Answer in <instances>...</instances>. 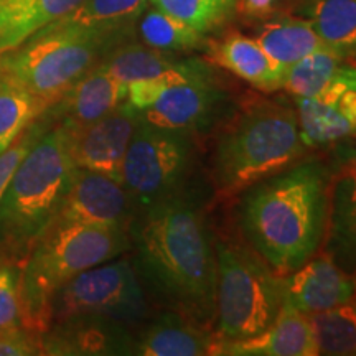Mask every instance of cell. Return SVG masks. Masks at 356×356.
<instances>
[{"mask_svg": "<svg viewBox=\"0 0 356 356\" xmlns=\"http://www.w3.org/2000/svg\"><path fill=\"white\" fill-rule=\"evenodd\" d=\"M127 233L132 266L147 297L213 330L215 249L204 190L193 181L137 208Z\"/></svg>", "mask_w": 356, "mask_h": 356, "instance_id": "obj_1", "label": "cell"}, {"mask_svg": "<svg viewBox=\"0 0 356 356\" xmlns=\"http://www.w3.org/2000/svg\"><path fill=\"white\" fill-rule=\"evenodd\" d=\"M332 172L305 155L236 195V233L279 275L317 256L327 239Z\"/></svg>", "mask_w": 356, "mask_h": 356, "instance_id": "obj_2", "label": "cell"}, {"mask_svg": "<svg viewBox=\"0 0 356 356\" xmlns=\"http://www.w3.org/2000/svg\"><path fill=\"white\" fill-rule=\"evenodd\" d=\"M208 181L216 198H234L307 155L293 104L251 96L236 101L211 132Z\"/></svg>", "mask_w": 356, "mask_h": 356, "instance_id": "obj_3", "label": "cell"}, {"mask_svg": "<svg viewBox=\"0 0 356 356\" xmlns=\"http://www.w3.org/2000/svg\"><path fill=\"white\" fill-rule=\"evenodd\" d=\"M131 249L121 226L66 222L53 225L29 251L19 270L22 325L35 333L47 330L51 297L68 280Z\"/></svg>", "mask_w": 356, "mask_h": 356, "instance_id": "obj_4", "label": "cell"}, {"mask_svg": "<svg viewBox=\"0 0 356 356\" xmlns=\"http://www.w3.org/2000/svg\"><path fill=\"white\" fill-rule=\"evenodd\" d=\"M78 167L68 149V132L55 122L35 142L13 173L0 202V244L29 252L55 222Z\"/></svg>", "mask_w": 356, "mask_h": 356, "instance_id": "obj_5", "label": "cell"}, {"mask_svg": "<svg viewBox=\"0 0 356 356\" xmlns=\"http://www.w3.org/2000/svg\"><path fill=\"white\" fill-rule=\"evenodd\" d=\"M215 327L220 340L251 338L266 330L284 304V275L275 274L238 233L213 229Z\"/></svg>", "mask_w": 356, "mask_h": 356, "instance_id": "obj_6", "label": "cell"}, {"mask_svg": "<svg viewBox=\"0 0 356 356\" xmlns=\"http://www.w3.org/2000/svg\"><path fill=\"white\" fill-rule=\"evenodd\" d=\"M129 38L53 22L0 55V74L53 104Z\"/></svg>", "mask_w": 356, "mask_h": 356, "instance_id": "obj_7", "label": "cell"}, {"mask_svg": "<svg viewBox=\"0 0 356 356\" xmlns=\"http://www.w3.org/2000/svg\"><path fill=\"white\" fill-rule=\"evenodd\" d=\"M198 140L188 132L139 119L122 165V185L137 208L193 184Z\"/></svg>", "mask_w": 356, "mask_h": 356, "instance_id": "obj_8", "label": "cell"}, {"mask_svg": "<svg viewBox=\"0 0 356 356\" xmlns=\"http://www.w3.org/2000/svg\"><path fill=\"white\" fill-rule=\"evenodd\" d=\"M79 315H99L137 328L152 315L131 257H114L78 274L51 297L47 328Z\"/></svg>", "mask_w": 356, "mask_h": 356, "instance_id": "obj_9", "label": "cell"}, {"mask_svg": "<svg viewBox=\"0 0 356 356\" xmlns=\"http://www.w3.org/2000/svg\"><path fill=\"white\" fill-rule=\"evenodd\" d=\"M234 104L231 92L211 73L168 88L150 108L140 111V118L154 126L188 132L200 140L211 136Z\"/></svg>", "mask_w": 356, "mask_h": 356, "instance_id": "obj_10", "label": "cell"}, {"mask_svg": "<svg viewBox=\"0 0 356 356\" xmlns=\"http://www.w3.org/2000/svg\"><path fill=\"white\" fill-rule=\"evenodd\" d=\"M140 113L124 101L97 121L68 129V149L74 165L122 184V165Z\"/></svg>", "mask_w": 356, "mask_h": 356, "instance_id": "obj_11", "label": "cell"}, {"mask_svg": "<svg viewBox=\"0 0 356 356\" xmlns=\"http://www.w3.org/2000/svg\"><path fill=\"white\" fill-rule=\"evenodd\" d=\"M297 122L307 149L350 139L356 129V73L351 65L322 92L293 99Z\"/></svg>", "mask_w": 356, "mask_h": 356, "instance_id": "obj_12", "label": "cell"}, {"mask_svg": "<svg viewBox=\"0 0 356 356\" xmlns=\"http://www.w3.org/2000/svg\"><path fill=\"white\" fill-rule=\"evenodd\" d=\"M136 211V203L122 184L101 173L78 168L53 225L84 222L127 229Z\"/></svg>", "mask_w": 356, "mask_h": 356, "instance_id": "obj_13", "label": "cell"}, {"mask_svg": "<svg viewBox=\"0 0 356 356\" xmlns=\"http://www.w3.org/2000/svg\"><path fill=\"white\" fill-rule=\"evenodd\" d=\"M131 325L99 315H79L56 322L40 335L42 355H132Z\"/></svg>", "mask_w": 356, "mask_h": 356, "instance_id": "obj_14", "label": "cell"}, {"mask_svg": "<svg viewBox=\"0 0 356 356\" xmlns=\"http://www.w3.org/2000/svg\"><path fill=\"white\" fill-rule=\"evenodd\" d=\"M284 300L310 315L345 305L355 299V279L332 257H310L293 273L284 275Z\"/></svg>", "mask_w": 356, "mask_h": 356, "instance_id": "obj_15", "label": "cell"}, {"mask_svg": "<svg viewBox=\"0 0 356 356\" xmlns=\"http://www.w3.org/2000/svg\"><path fill=\"white\" fill-rule=\"evenodd\" d=\"M220 337L173 310L150 315L134 330L132 355L210 356L220 355Z\"/></svg>", "mask_w": 356, "mask_h": 356, "instance_id": "obj_16", "label": "cell"}, {"mask_svg": "<svg viewBox=\"0 0 356 356\" xmlns=\"http://www.w3.org/2000/svg\"><path fill=\"white\" fill-rule=\"evenodd\" d=\"M127 101V86L111 76L101 63L84 73L53 104L48 113L68 129H79Z\"/></svg>", "mask_w": 356, "mask_h": 356, "instance_id": "obj_17", "label": "cell"}, {"mask_svg": "<svg viewBox=\"0 0 356 356\" xmlns=\"http://www.w3.org/2000/svg\"><path fill=\"white\" fill-rule=\"evenodd\" d=\"M220 355L317 356L318 345L307 315L284 300L277 317L266 330L243 340H221Z\"/></svg>", "mask_w": 356, "mask_h": 356, "instance_id": "obj_18", "label": "cell"}, {"mask_svg": "<svg viewBox=\"0 0 356 356\" xmlns=\"http://www.w3.org/2000/svg\"><path fill=\"white\" fill-rule=\"evenodd\" d=\"M207 50L213 63L241 78L257 91L273 95L282 89L286 70L262 50L254 37L229 33L220 42H208Z\"/></svg>", "mask_w": 356, "mask_h": 356, "instance_id": "obj_19", "label": "cell"}, {"mask_svg": "<svg viewBox=\"0 0 356 356\" xmlns=\"http://www.w3.org/2000/svg\"><path fill=\"white\" fill-rule=\"evenodd\" d=\"M83 0H0V55L74 10Z\"/></svg>", "mask_w": 356, "mask_h": 356, "instance_id": "obj_20", "label": "cell"}, {"mask_svg": "<svg viewBox=\"0 0 356 356\" xmlns=\"http://www.w3.org/2000/svg\"><path fill=\"white\" fill-rule=\"evenodd\" d=\"M296 15L333 51L351 60L356 44V0H302Z\"/></svg>", "mask_w": 356, "mask_h": 356, "instance_id": "obj_21", "label": "cell"}, {"mask_svg": "<svg viewBox=\"0 0 356 356\" xmlns=\"http://www.w3.org/2000/svg\"><path fill=\"white\" fill-rule=\"evenodd\" d=\"M254 40L284 70L310 53L328 48L309 22L299 15H279L267 20L259 26Z\"/></svg>", "mask_w": 356, "mask_h": 356, "instance_id": "obj_22", "label": "cell"}, {"mask_svg": "<svg viewBox=\"0 0 356 356\" xmlns=\"http://www.w3.org/2000/svg\"><path fill=\"white\" fill-rule=\"evenodd\" d=\"M147 6L149 0H83L74 10L55 22L131 40Z\"/></svg>", "mask_w": 356, "mask_h": 356, "instance_id": "obj_23", "label": "cell"}, {"mask_svg": "<svg viewBox=\"0 0 356 356\" xmlns=\"http://www.w3.org/2000/svg\"><path fill=\"white\" fill-rule=\"evenodd\" d=\"M185 60H178L173 53L160 51L144 43L126 42L106 55L101 65L111 76L127 84L157 78L180 68Z\"/></svg>", "mask_w": 356, "mask_h": 356, "instance_id": "obj_24", "label": "cell"}, {"mask_svg": "<svg viewBox=\"0 0 356 356\" xmlns=\"http://www.w3.org/2000/svg\"><path fill=\"white\" fill-rule=\"evenodd\" d=\"M348 66H351L350 60L340 53L328 48L314 51L289 66L284 73L282 89L292 99L312 97L330 86Z\"/></svg>", "mask_w": 356, "mask_h": 356, "instance_id": "obj_25", "label": "cell"}, {"mask_svg": "<svg viewBox=\"0 0 356 356\" xmlns=\"http://www.w3.org/2000/svg\"><path fill=\"white\" fill-rule=\"evenodd\" d=\"M136 30L142 43L160 51L185 53L204 50L208 47L207 35L154 6H147L137 20Z\"/></svg>", "mask_w": 356, "mask_h": 356, "instance_id": "obj_26", "label": "cell"}, {"mask_svg": "<svg viewBox=\"0 0 356 356\" xmlns=\"http://www.w3.org/2000/svg\"><path fill=\"white\" fill-rule=\"evenodd\" d=\"M50 102L0 74V154L6 152Z\"/></svg>", "mask_w": 356, "mask_h": 356, "instance_id": "obj_27", "label": "cell"}, {"mask_svg": "<svg viewBox=\"0 0 356 356\" xmlns=\"http://www.w3.org/2000/svg\"><path fill=\"white\" fill-rule=\"evenodd\" d=\"M317 338L318 355L345 356L355 355L356 348V314L355 304L307 315Z\"/></svg>", "mask_w": 356, "mask_h": 356, "instance_id": "obj_28", "label": "cell"}, {"mask_svg": "<svg viewBox=\"0 0 356 356\" xmlns=\"http://www.w3.org/2000/svg\"><path fill=\"white\" fill-rule=\"evenodd\" d=\"M149 6L208 35L233 19L238 0H149Z\"/></svg>", "mask_w": 356, "mask_h": 356, "instance_id": "obj_29", "label": "cell"}, {"mask_svg": "<svg viewBox=\"0 0 356 356\" xmlns=\"http://www.w3.org/2000/svg\"><path fill=\"white\" fill-rule=\"evenodd\" d=\"M333 234L337 241L335 254L343 252L353 257L355 249V175L343 177L335 186L330 197V211H328L327 234Z\"/></svg>", "mask_w": 356, "mask_h": 356, "instance_id": "obj_30", "label": "cell"}, {"mask_svg": "<svg viewBox=\"0 0 356 356\" xmlns=\"http://www.w3.org/2000/svg\"><path fill=\"white\" fill-rule=\"evenodd\" d=\"M55 122L56 121L53 119V115L48 113L47 109L40 118L35 119V121L25 129L24 134L8 147L6 152L0 154V202H2L3 193H6L7 186L10 184L17 167L20 165V162L24 160L25 155L30 152V149H32L35 142L38 140V137L42 136L44 131H48Z\"/></svg>", "mask_w": 356, "mask_h": 356, "instance_id": "obj_31", "label": "cell"}, {"mask_svg": "<svg viewBox=\"0 0 356 356\" xmlns=\"http://www.w3.org/2000/svg\"><path fill=\"white\" fill-rule=\"evenodd\" d=\"M22 325L19 270L0 264V333Z\"/></svg>", "mask_w": 356, "mask_h": 356, "instance_id": "obj_32", "label": "cell"}, {"mask_svg": "<svg viewBox=\"0 0 356 356\" xmlns=\"http://www.w3.org/2000/svg\"><path fill=\"white\" fill-rule=\"evenodd\" d=\"M42 355L40 333L25 327H17L0 333V356Z\"/></svg>", "mask_w": 356, "mask_h": 356, "instance_id": "obj_33", "label": "cell"}, {"mask_svg": "<svg viewBox=\"0 0 356 356\" xmlns=\"http://www.w3.org/2000/svg\"><path fill=\"white\" fill-rule=\"evenodd\" d=\"M277 0H238V10L251 17H261L270 12Z\"/></svg>", "mask_w": 356, "mask_h": 356, "instance_id": "obj_34", "label": "cell"}]
</instances>
